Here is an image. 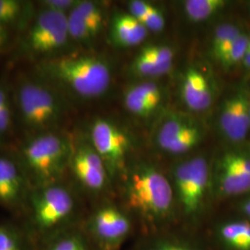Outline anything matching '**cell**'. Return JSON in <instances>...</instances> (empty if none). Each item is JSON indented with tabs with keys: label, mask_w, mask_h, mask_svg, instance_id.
I'll list each match as a JSON object with an SVG mask.
<instances>
[{
	"label": "cell",
	"mask_w": 250,
	"mask_h": 250,
	"mask_svg": "<svg viewBox=\"0 0 250 250\" xmlns=\"http://www.w3.org/2000/svg\"><path fill=\"white\" fill-rule=\"evenodd\" d=\"M34 73L62 96L68 93L82 99L104 96L112 81L109 63L92 54L64 53L40 61Z\"/></svg>",
	"instance_id": "cell-1"
},
{
	"label": "cell",
	"mask_w": 250,
	"mask_h": 250,
	"mask_svg": "<svg viewBox=\"0 0 250 250\" xmlns=\"http://www.w3.org/2000/svg\"><path fill=\"white\" fill-rule=\"evenodd\" d=\"M125 197L129 207L148 224H162L173 212L175 196L169 179L148 163H139L127 172Z\"/></svg>",
	"instance_id": "cell-2"
},
{
	"label": "cell",
	"mask_w": 250,
	"mask_h": 250,
	"mask_svg": "<svg viewBox=\"0 0 250 250\" xmlns=\"http://www.w3.org/2000/svg\"><path fill=\"white\" fill-rule=\"evenodd\" d=\"M12 100L21 125L31 136L57 132L65 115L63 96L35 76L19 83Z\"/></svg>",
	"instance_id": "cell-3"
},
{
	"label": "cell",
	"mask_w": 250,
	"mask_h": 250,
	"mask_svg": "<svg viewBox=\"0 0 250 250\" xmlns=\"http://www.w3.org/2000/svg\"><path fill=\"white\" fill-rule=\"evenodd\" d=\"M72 146L58 132L30 136L19 150L18 163L36 188L56 184L69 167Z\"/></svg>",
	"instance_id": "cell-4"
},
{
	"label": "cell",
	"mask_w": 250,
	"mask_h": 250,
	"mask_svg": "<svg viewBox=\"0 0 250 250\" xmlns=\"http://www.w3.org/2000/svg\"><path fill=\"white\" fill-rule=\"evenodd\" d=\"M70 42L68 14L39 8L24 31L20 51L38 62L67 53Z\"/></svg>",
	"instance_id": "cell-5"
},
{
	"label": "cell",
	"mask_w": 250,
	"mask_h": 250,
	"mask_svg": "<svg viewBox=\"0 0 250 250\" xmlns=\"http://www.w3.org/2000/svg\"><path fill=\"white\" fill-rule=\"evenodd\" d=\"M211 184V169L204 157L178 163L173 170V191L183 213L197 216L202 209Z\"/></svg>",
	"instance_id": "cell-6"
},
{
	"label": "cell",
	"mask_w": 250,
	"mask_h": 250,
	"mask_svg": "<svg viewBox=\"0 0 250 250\" xmlns=\"http://www.w3.org/2000/svg\"><path fill=\"white\" fill-rule=\"evenodd\" d=\"M75 201L72 193L58 183L37 188L31 195L32 222L40 232H51L73 214Z\"/></svg>",
	"instance_id": "cell-7"
},
{
	"label": "cell",
	"mask_w": 250,
	"mask_h": 250,
	"mask_svg": "<svg viewBox=\"0 0 250 250\" xmlns=\"http://www.w3.org/2000/svg\"><path fill=\"white\" fill-rule=\"evenodd\" d=\"M211 184L221 197L250 194V152L229 150L222 154L211 170Z\"/></svg>",
	"instance_id": "cell-8"
},
{
	"label": "cell",
	"mask_w": 250,
	"mask_h": 250,
	"mask_svg": "<svg viewBox=\"0 0 250 250\" xmlns=\"http://www.w3.org/2000/svg\"><path fill=\"white\" fill-rule=\"evenodd\" d=\"M90 144L104 161L109 177L125 170L130 139L113 122L107 119L95 120L90 129Z\"/></svg>",
	"instance_id": "cell-9"
},
{
	"label": "cell",
	"mask_w": 250,
	"mask_h": 250,
	"mask_svg": "<svg viewBox=\"0 0 250 250\" xmlns=\"http://www.w3.org/2000/svg\"><path fill=\"white\" fill-rule=\"evenodd\" d=\"M219 129L229 142H244L250 132V94L241 87L224 99L219 113Z\"/></svg>",
	"instance_id": "cell-10"
},
{
	"label": "cell",
	"mask_w": 250,
	"mask_h": 250,
	"mask_svg": "<svg viewBox=\"0 0 250 250\" xmlns=\"http://www.w3.org/2000/svg\"><path fill=\"white\" fill-rule=\"evenodd\" d=\"M69 167L76 180L91 192L98 193L107 187L109 179L107 167L90 142L72 146Z\"/></svg>",
	"instance_id": "cell-11"
},
{
	"label": "cell",
	"mask_w": 250,
	"mask_h": 250,
	"mask_svg": "<svg viewBox=\"0 0 250 250\" xmlns=\"http://www.w3.org/2000/svg\"><path fill=\"white\" fill-rule=\"evenodd\" d=\"M131 222L127 215L114 206H104L92 216L89 231L104 250L118 249L131 231Z\"/></svg>",
	"instance_id": "cell-12"
},
{
	"label": "cell",
	"mask_w": 250,
	"mask_h": 250,
	"mask_svg": "<svg viewBox=\"0 0 250 250\" xmlns=\"http://www.w3.org/2000/svg\"><path fill=\"white\" fill-rule=\"evenodd\" d=\"M213 83L205 72L195 66L185 72L181 95L185 105L192 111L202 112L210 108L214 100Z\"/></svg>",
	"instance_id": "cell-13"
},
{
	"label": "cell",
	"mask_w": 250,
	"mask_h": 250,
	"mask_svg": "<svg viewBox=\"0 0 250 250\" xmlns=\"http://www.w3.org/2000/svg\"><path fill=\"white\" fill-rule=\"evenodd\" d=\"M27 181L18 161L0 156V204L19 205L26 196Z\"/></svg>",
	"instance_id": "cell-14"
},
{
	"label": "cell",
	"mask_w": 250,
	"mask_h": 250,
	"mask_svg": "<svg viewBox=\"0 0 250 250\" xmlns=\"http://www.w3.org/2000/svg\"><path fill=\"white\" fill-rule=\"evenodd\" d=\"M148 30L128 13H116L111 20L109 36L113 44L122 47L139 45L146 38Z\"/></svg>",
	"instance_id": "cell-15"
},
{
	"label": "cell",
	"mask_w": 250,
	"mask_h": 250,
	"mask_svg": "<svg viewBox=\"0 0 250 250\" xmlns=\"http://www.w3.org/2000/svg\"><path fill=\"white\" fill-rule=\"evenodd\" d=\"M36 11L32 2L23 0H0V32L10 34L25 31Z\"/></svg>",
	"instance_id": "cell-16"
},
{
	"label": "cell",
	"mask_w": 250,
	"mask_h": 250,
	"mask_svg": "<svg viewBox=\"0 0 250 250\" xmlns=\"http://www.w3.org/2000/svg\"><path fill=\"white\" fill-rule=\"evenodd\" d=\"M219 240L230 250H250V221L238 220L221 224L217 230Z\"/></svg>",
	"instance_id": "cell-17"
},
{
	"label": "cell",
	"mask_w": 250,
	"mask_h": 250,
	"mask_svg": "<svg viewBox=\"0 0 250 250\" xmlns=\"http://www.w3.org/2000/svg\"><path fill=\"white\" fill-rule=\"evenodd\" d=\"M240 27L233 23H222L215 29L210 42V54L219 62L241 35Z\"/></svg>",
	"instance_id": "cell-18"
},
{
	"label": "cell",
	"mask_w": 250,
	"mask_h": 250,
	"mask_svg": "<svg viewBox=\"0 0 250 250\" xmlns=\"http://www.w3.org/2000/svg\"><path fill=\"white\" fill-rule=\"evenodd\" d=\"M224 0H188L184 2V11L192 22H202L213 17L226 6Z\"/></svg>",
	"instance_id": "cell-19"
},
{
	"label": "cell",
	"mask_w": 250,
	"mask_h": 250,
	"mask_svg": "<svg viewBox=\"0 0 250 250\" xmlns=\"http://www.w3.org/2000/svg\"><path fill=\"white\" fill-rule=\"evenodd\" d=\"M195 123L187 117L171 115L161 124L156 135V143L163 150L169 144Z\"/></svg>",
	"instance_id": "cell-20"
},
{
	"label": "cell",
	"mask_w": 250,
	"mask_h": 250,
	"mask_svg": "<svg viewBox=\"0 0 250 250\" xmlns=\"http://www.w3.org/2000/svg\"><path fill=\"white\" fill-rule=\"evenodd\" d=\"M203 138V130L197 125H191L188 130H186L173 141H171L163 151L172 155H181L194 149Z\"/></svg>",
	"instance_id": "cell-21"
},
{
	"label": "cell",
	"mask_w": 250,
	"mask_h": 250,
	"mask_svg": "<svg viewBox=\"0 0 250 250\" xmlns=\"http://www.w3.org/2000/svg\"><path fill=\"white\" fill-rule=\"evenodd\" d=\"M73 9L99 35L105 23V11L101 4L96 1L78 0Z\"/></svg>",
	"instance_id": "cell-22"
},
{
	"label": "cell",
	"mask_w": 250,
	"mask_h": 250,
	"mask_svg": "<svg viewBox=\"0 0 250 250\" xmlns=\"http://www.w3.org/2000/svg\"><path fill=\"white\" fill-rule=\"evenodd\" d=\"M68 28L71 41L79 44L88 45L99 36L73 9L68 13Z\"/></svg>",
	"instance_id": "cell-23"
},
{
	"label": "cell",
	"mask_w": 250,
	"mask_h": 250,
	"mask_svg": "<svg viewBox=\"0 0 250 250\" xmlns=\"http://www.w3.org/2000/svg\"><path fill=\"white\" fill-rule=\"evenodd\" d=\"M172 64L160 63L138 53L131 64V71L143 77H158L170 72Z\"/></svg>",
	"instance_id": "cell-24"
},
{
	"label": "cell",
	"mask_w": 250,
	"mask_h": 250,
	"mask_svg": "<svg viewBox=\"0 0 250 250\" xmlns=\"http://www.w3.org/2000/svg\"><path fill=\"white\" fill-rule=\"evenodd\" d=\"M249 37L250 35L243 32L234 41L231 48L218 62L224 69L230 70L241 64L245 55L249 50Z\"/></svg>",
	"instance_id": "cell-25"
},
{
	"label": "cell",
	"mask_w": 250,
	"mask_h": 250,
	"mask_svg": "<svg viewBox=\"0 0 250 250\" xmlns=\"http://www.w3.org/2000/svg\"><path fill=\"white\" fill-rule=\"evenodd\" d=\"M45 250H91L86 240L78 232H67L56 238Z\"/></svg>",
	"instance_id": "cell-26"
},
{
	"label": "cell",
	"mask_w": 250,
	"mask_h": 250,
	"mask_svg": "<svg viewBox=\"0 0 250 250\" xmlns=\"http://www.w3.org/2000/svg\"><path fill=\"white\" fill-rule=\"evenodd\" d=\"M124 104L125 108L135 116L145 118L150 116L154 111H156L130 87L125 90L124 94Z\"/></svg>",
	"instance_id": "cell-27"
},
{
	"label": "cell",
	"mask_w": 250,
	"mask_h": 250,
	"mask_svg": "<svg viewBox=\"0 0 250 250\" xmlns=\"http://www.w3.org/2000/svg\"><path fill=\"white\" fill-rule=\"evenodd\" d=\"M155 110L161 105L162 93L160 86L153 82H145L130 87Z\"/></svg>",
	"instance_id": "cell-28"
},
{
	"label": "cell",
	"mask_w": 250,
	"mask_h": 250,
	"mask_svg": "<svg viewBox=\"0 0 250 250\" xmlns=\"http://www.w3.org/2000/svg\"><path fill=\"white\" fill-rule=\"evenodd\" d=\"M139 53L158 62L173 64L174 51L169 45H146Z\"/></svg>",
	"instance_id": "cell-29"
},
{
	"label": "cell",
	"mask_w": 250,
	"mask_h": 250,
	"mask_svg": "<svg viewBox=\"0 0 250 250\" xmlns=\"http://www.w3.org/2000/svg\"><path fill=\"white\" fill-rule=\"evenodd\" d=\"M146 250H201L197 245L191 242L177 239L164 238L154 242Z\"/></svg>",
	"instance_id": "cell-30"
},
{
	"label": "cell",
	"mask_w": 250,
	"mask_h": 250,
	"mask_svg": "<svg viewBox=\"0 0 250 250\" xmlns=\"http://www.w3.org/2000/svg\"><path fill=\"white\" fill-rule=\"evenodd\" d=\"M0 250H23L18 233L9 225H0Z\"/></svg>",
	"instance_id": "cell-31"
},
{
	"label": "cell",
	"mask_w": 250,
	"mask_h": 250,
	"mask_svg": "<svg viewBox=\"0 0 250 250\" xmlns=\"http://www.w3.org/2000/svg\"><path fill=\"white\" fill-rule=\"evenodd\" d=\"M142 23L148 31L159 33L165 28V17L161 9L152 5Z\"/></svg>",
	"instance_id": "cell-32"
},
{
	"label": "cell",
	"mask_w": 250,
	"mask_h": 250,
	"mask_svg": "<svg viewBox=\"0 0 250 250\" xmlns=\"http://www.w3.org/2000/svg\"><path fill=\"white\" fill-rule=\"evenodd\" d=\"M14 105L12 97L2 107H0V137L6 135L12 125L14 115Z\"/></svg>",
	"instance_id": "cell-33"
},
{
	"label": "cell",
	"mask_w": 250,
	"mask_h": 250,
	"mask_svg": "<svg viewBox=\"0 0 250 250\" xmlns=\"http://www.w3.org/2000/svg\"><path fill=\"white\" fill-rule=\"evenodd\" d=\"M78 0H42L37 4L40 9H50L68 14L77 4Z\"/></svg>",
	"instance_id": "cell-34"
},
{
	"label": "cell",
	"mask_w": 250,
	"mask_h": 250,
	"mask_svg": "<svg viewBox=\"0 0 250 250\" xmlns=\"http://www.w3.org/2000/svg\"><path fill=\"white\" fill-rule=\"evenodd\" d=\"M128 7L129 13L142 22V21L147 15L149 9L151 8L152 4L144 0H133L129 2Z\"/></svg>",
	"instance_id": "cell-35"
},
{
	"label": "cell",
	"mask_w": 250,
	"mask_h": 250,
	"mask_svg": "<svg viewBox=\"0 0 250 250\" xmlns=\"http://www.w3.org/2000/svg\"><path fill=\"white\" fill-rule=\"evenodd\" d=\"M10 99H11V96L7 87L0 84V107H2Z\"/></svg>",
	"instance_id": "cell-36"
},
{
	"label": "cell",
	"mask_w": 250,
	"mask_h": 250,
	"mask_svg": "<svg viewBox=\"0 0 250 250\" xmlns=\"http://www.w3.org/2000/svg\"><path fill=\"white\" fill-rule=\"evenodd\" d=\"M239 207L242 213L250 220V197L244 199Z\"/></svg>",
	"instance_id": "cell-37"
},
{
	"label": "cell",
	"mask_w": 250,
	"mask_h": 250,
	"mask_svg": "<svg viewBox=\"0 0 250 250\" xmlns=\"http://www.w3.org/2000/svg\"><path fill=\"white\" fill-rule=\"evenodd\" d=\"M243 68L247 71V72H250V49L249 48L248 52L245 55L244 60L241 63Z\"/></svg>",
	"instance_id": "cell-38"
},
{
	"label": "cell",
	"mask_w": 250,
	"mask_h": 250,
	"mask_svg": "<svg viewBox=\"0 0 250 250\" xmlns=\"http://www.w3.org/2000/svg\"><path fill=\"white\" fill-rule=\"evenodd\" d=\"M9 34L0 32V49L4 48L9 41Z\"/></svg>",
	"instance_id": "cell-39"
},
{
	"label": "cell",
	"mask_w": 250,
	"mask_h": 250,
	"mask_svg": "<svg viewBox=\"0 0 250 250\" xmlns=\"http://www.w3.org/2000/svg\"><path fill=\"white\" fill-rule=\"evenodd\" d=\"M249 48L250 49V37H249Z\"/></svg>",
	"instance_id": "cell-40"
}]
</instances>
